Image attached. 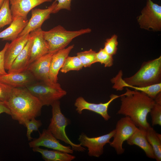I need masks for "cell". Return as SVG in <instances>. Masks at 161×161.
<instances>
[{"mask_svg":"<svg viewBox=\"0 0 161 161\" xmlns=\"http://www.w3.org/2000/svg\"><path fill=\"white\" fill-rule=\"evenodd\" d=\"M53 0H9L13 18L20 16L27 18L29 12L35 7L44 3Z\"/></svg>","mask_w":161,"mask_h":161,"instance_id":"16","label":"cell"},{"mask_svg":"<svg viewBox=\"0 0 161 161\" xmlns=\"http://www.w3.org/2000/svg\"><path fill=\"white\" fill-rule=\"evenodd\" d=\"M120 95L112 94L110 99L105 103H95L89 102L82 97H79L75 100L74 105L76 107V110L79 114H81L84 110L92 111L101 115L106 121L109 120L111 116L108 113V110L110 103L115 99L120 97Z\"/></svg>","mask_w":161,"mask_h":161,"instance_id":"10","label":"cell"},{"mask_svg":"<svg viewBox=\"0 0 161 161\" xmlns=\"http://www.w3.org/2000/svg\"><path fill=\"white\" fill-rule=\"evenodd\" d=\"M35 80L32 75L27 69L0 75V82L13 88H25Z\"/></svg>","mask_w":161,"mask_h":161,"instance_id":"15","label":"cell"},{"mask_svg":"<svg viewBox=\"0 0 161 161\" xmlns=\"http://www.w3.org/2000/svg\"><path fill=\"white\" fill-rule=\"evenodd\" d=\"M28 21L27 18L17 16L13 18L9 26L0 32V38L2 40L11 41L16 39L18 36L27 25Z\"/></svg>","mask_w":161,"mask_h":161,"instance_id":"19","label":"cell"},{"mask_svg":"<svg viewBox=\"0 0 161 161\" xmlns=\"http://www.w3.org/2000/svg\"><path fill=\"white\" fill-rule=\"evenodd\" d=\"M126 141L129 145H136L139 147L144 151L148 157L155 159L153 149L146 139L144 129L137 127Z\"/></svg>","mask_w":161,"mask_h":161,"instance_id":"21","label":"cell"},{"mask_svg":"<svg viewBox=\"0 0 161 161\" xmlns=\"http://www.w3.org/2000/svg\"><path fill=\"white\" fill-rule=\"evenodd\" d=\"M53 54L48 53L38 58L29 65L27 70L32 75L36 80L50 81L49 72Z\"/></svg>","mask_w":161,"mask_h":161,"instance_id":"14","label":"cell"},{"mask_svg":"<svg viewBox=\"0 0 161 161\" xmlns=\"http://www.w3.org/2000/svg\"><path fill=\"white\" fill-rule=\"evenodd\" d=\"M9 43L7 42L2 49L0 51V75L7 73L4 67V56L5 51L9 45Z\"/></svg>","mask_w":161,"mask_h":161,"instance_id":"33","label":"cell"},{"mask_svg":"<svg viewBox=\"0 0 161 161\" xmlns=\"http://www.w3.org/2000/svg\"><path fill=\"white\" fill-rule=\"evenodd\" d=\"M5 102L13 119L24 126L27 121L41 115L43 106L38 100L25 88H13Z\"/></svg>","mask_w":161,"mask_h":161,"instance_id":"3","label":"cell"},{"mask_svg":"<svg viewBox=\"0 0 161 161\" xmlns=\"http://www.w3.org/2000/svg\"><path fill=\"white\" fill-rule=\"evenodd\" d=\"M73 44L61 49L52 54L51 61L49 79L53 83L57 82L58 72L70 52L74 48Z\"/></svg>","mask_w":161,"mask_h":161,"instance_id":"18","label":"cell"},{"mask_svg":"<svg viewBox=\"0 0 161 161\" xmlns=\"http://www.w3.org/2000/svg\"><path fill=\"white\" fill-rule=\"evenodd\" d=\"M25 88L38 100L43 106H51L67 94L58 82L38 81Z\"/></svg>","mask_w":161,"mask_h":161,"instance_id":"5","label":"cell"},{"mask_svg":"<svg viewBox=\"0 0 161 161\" xmlns=\"http://www.w3.org/2000/svg\"><path fill=\"white\" fill-rule=\"evenodd\" d=\"M42 125L41 121L36 120L35 118L27 121L25 123L24 126L27 128V137L29 141H31L32 138L31 137L32 133L34 131H38V129Z\"/></svg>","mask_w":161,"mask_h":161,"instance_id":"30","label":"cell"},{"mask_svg":"<svg viewBox=\"0 0 161 161\" xmlns=\"http://www.w3.org/2000/svg\"><path fill=\"white\" fill-rule=\"evenodd\" d=\"M13 87L0 82V101L5 102L9 97Z\"/></svg>","mask_w":161,"mask_h":161,"instance_id":"31","label":"cell"},{"mask_svg":"<svg viewBox=\"0 0 161 161\" xmlns=\"http://www.w3.org/2000/svg\"><path fill=\"white\" fill-rule=\"evenodd\" d=\"M118 44L117 36L114 34L106 40L103 49L108 53L113 56L117 53Z\"/></svg>","mask_w":161,"mask_h":161,"instance_id":"29","label":"cell"},{"mask_svg":"<svg viewBox=\"0 0 161 161\" xmlns=\"http://www.w3.org/2000/svg\"><path fill=\"white\" fill-rule=\"evenodd\" d=\"M43 32L41 28H40L31 32L29 33L32 39V43L29 65L49 53V45L44 38Z\"/></svg>","mask_w":161,"mask_h":161,"instance_id":"13","label":"cell"},{"mask_svg":"<svg viewBox=\"0 0 161 161\" xmlns=\"http://www.w3.org/2000/svg\"><path fill=\"white\" fill-rule=\"evenodd\" d=\"M57 4V2L55 0L46 9L34 8L32 10L31 17L18 36L29 34L35 30L41 28L43 23L49 18L50 14L52 13Z\"/></svg>","mask_w":161,"mask_h":161,"instance_id":"11","label":"cell"},{"mask_svg":"<svg viewBox=\"0 0 161 161\" xmlns=\"http://www.w3.org/2000/svg\"><path fill=\"white\" fill-rule=\"evenodd\" d=\"M31 43L32 39L30 37L27 44L8 70V73L20 72L27 70L29 65Z\"/></svg>","mask_w":161,"mask_h":161,"instance_id":"20","label":"cell"},{"mask_svg":"<svg viewBox=\"0 0 161 161\" xmlns=\"http://www.w3.org/2000/svg\"><path fill=\"white\" fill-rule=\"evenodd\" d=\"M4 113L9 115L10 114V110L5 102L0 101V114Z\"/></svg>","mask_w":161,"mask_h":161,"instance_id":"34","label":"cell"},{"mask_svg":"<svg viewBox=\"0 0 161 161\" xmlns=\"http://www.w3.org/2000/svg\"><path fill=\"white\" fill-rule=\"evenodd\" d=\"M155 103L150 112L152 126H161V92L159 93L154 99Z\"/></svg>","mask_w":161,"mask_h":161,"instance_id":"24","label":"cell"},{"mask_svg":"<svg viewBox=\"0 0 161 161\" xmlns=\"http://www.w3.org/2000/svg\"><path fill=\"white\" fill-rule=\"evenodd\" d=\"M115 133L114 129L108 134L93 137H89L83 133L79 135L78 140L81 146L88 148L89 156L98 157L103 154L104 146L110 143Z\"/></svg>","mask_w":161,"mask_h":161,"instance_id":"9","label":"cell"},{"mask_svg":"<svg viewBox=\"0 0 161 161\" xmlns=\"http://www.w3.org/2000/svg\"><path fill=\"white\" fill-rule=\"evenodd\" d=\"M122 72L120 71L111 80L112 88L117 91L122 90L124 87H130L142 91L143 87L161 83V57L144 62L139 69L133 75L123 79Z\"/></svg>","mask_w":161,"mask_h":161,"instance_id":"2","label":"cell"},{"mask_svg":"<svg viewBox=\"0 0 161 161\" xmlns=\"http://www.w3.org/2000/svg\"><path fill=\"white\" fill-rule=\"evenodd\" d=\"M120 95L121 105L117 114L129 117L138 128L146 129L150 125L147 116L154 106V100L145 93L126 89Z\"/></svg>","mask_w":161,"mask_h":161,"instance_id":"1","label":"cell"},{"mask_svg":"<svg viewBox=\"0 0 161 161\" xmlns=\"http://www.w3.org/2000/svg\"><path fill=\"white\" fill-rule=\"evenodd\" d=\"M83 67V64L77 56H69L66 58L60 71L63 73H66L70 71H78Z\"/></svg>","mask_w":161,"mask_h":161,"instance_id":"25","label":"cell"},{"mask_svg":"<svg viewBox=\"0 0 161 161\" xmlns=\"http://www.w3.org/2000/svg\"><path fill=\"white\" fill-rule=\"evenodd\" d=\"M39 134L38 138L29 143L30 147L32 148L43 146L69 154L73 153L74 151L70 146L61 144L48 129H44L42 132Z\"/></svg>","mask_w":161,"mask_h":161,"instance_id":"12","label":"cell"},{"mask_svg":"<svg viewBox=\"0 0 161 161\" xmlns=\"http://www.w3.org/2000/svg\"><path fill=\"white\" fill-rule=\"evenodd\" d=\"M145 131L146 139L152 147L155 159L157 161L161 160V135L156 132L150 126Z\"/></svg>","mask_w":161,"mask_h":161,"instance_id":"23","label":"cell"},{"mask_svg":"<svg viewBox=\"0 0 161 161\" xmlns=\"http://www.w3.org/2000/svg\"><path fill=\"white\" fill-rule=\"evenodd\" d=\"M57 2V5L52 13H56L61 10L65 9L69 11L71 10L72 0H55Z\"/></svg>","mask_w":161,"mask_h":161,"instance_id":"32","label":"cell"},{"mask_svg":"<svg viewBox=\"0 0 161 161\" xmlns=\"http://www.w3.org/2000/svg\"><path fill=\"white\" fill-rule=\"evenodd\" d=\"M30 37L29 34L18 36L9 43L4 54V67L8 70L16 57L21 52Z\"/></svg>","mask_w":161,"mask_h":161,"instance_id":"17","label":"cell"},{"mask_svg":"<svg viewBox=\"0 0 161 161\" xmlns=\"http://www.w3.org/2000/svg\"><path fill=\"white\" fill-rule=\"evenodd\" d=\"M137 128L129 117L125 116L117 121L113 140L109 143L117 154L124 153L125 150L122 146L123 142L134 133Z\"/></svg>","mask_w":161,"mask_h":161,"instance_id":"8","label":"cell"},{"mask_svg":"<svg viewBox=\"0 0 161 161\" xmlns=\"http://www.w3.org/2000/svg\"><path fill=\"white\" fill-rule=\"evenodd\" d=\"M140 27L154 31L161 30V6L151 0H147L146 6L137 18Z\"/></svg>","mask_w":161,"mask_h":161,"instance_id":"7","label":"cell"},{"mask_svg":"<svg viewBox=\"0 0 161 161\" xmlns=\"http://www.w3.org/2000/svg\"><path fill=\"white\" fill-rule=\"evenodd\" d=\"M12 16L10 7L9 0H4L0 8V29L11 24Z\"/></svg>","mask_w":161,"mask_h":161,"instance_id":"26","label":"cell"},{"mask_svg":"<svg viewBox=\"0 0 161 161\" xmlns=\"http://www.w3.org/2000/svg\"><path fill=\"white\" fill-rule=\"evenodd\" d=\"M91 31L89 28L75 31L67 30L59 25L48 31H43V33L49 45V53L53 54L65 48L75 38Z\"/></svg>","mask_w":161,"mask_h":161,"instance_id":"4","label":"cell"},{"mask_svg":"<svg viewBox=\"0 0 161 161\" xmlns=\"http://www.w3.org/2000/svg\"><path fill=\"white\" fill-rule=\"evenodd\" d=\"M96 57L97 62L103 64L105 67H111L113 64V56L108 53L103 48H101L96 52Z\"/></svg>","mask_w":161,"mask_h":161,"instance_id":"28","label":"cell"},{"mask_svg":"<svg viewBox=\"0 0 161 161\" xmlns=\"http://www.w3.org/2000/svg\"><path fill=\"white\" fill-rule=\"evenodd\" d=\"M35 152L40 153L46 161H71L75 157L69 153L57 150H50L39 147L32 148Z\"/></svg>","mask_w":161,"mask_h":161,"instance_id":"22","label":"cell"},{"mask_svg":"<svg viewBox=\"0 0 161 161\" xmlns=\"http://www.w3.org/2000/svg\"><path fill=\"white\" fill-rule=\"evenodd\" d=\"M4 0H0V8H1Z\"/></svg>","mask_w":161,"mask_h":161,"instance_id":"35","label":"cell"},{"mask_svg":"<svg viewBox=\"0 0 161 161\" xmlns=\"http://www.w3.org/2000/svg\"><path fill=\"white\" fill-rule=\"evenodd\" d=\"M51 106L52 117L47 129L57 139L70 145L73 151H84L85 148L80 144L73 143L66 135L65 129L69 121L61 112L59 100L55 101Z\"/></svg>","mask_w":161,"mask_h":161,"instance_id":"6","label":"cell"},{"mask_svg":"<svg viewBox=\"0 0 161 161\" xmlns=\"http://www.w3.org/2000/svg\"><path fill=\"white\" fill-rule=\"evenodd\" d=\"M96 55V52L92 49L77 54V56L85 67H90L92 64L97 62Z\"/></svg>","mask_w":161,"mask_h":161,"instance_id":"27","label":"cell"}]
</instances>
